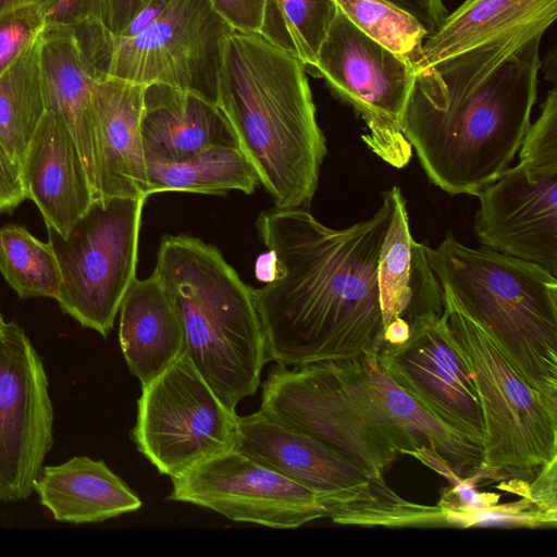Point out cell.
<instances>
[{
    "label": "cell",
    "instance_id": "e575fe53",
    "mask_svg": "<svg viewBox=\"0 0 557 557\" xmlns=\"http://www.w3.org/2000/svg\"><path fill=\"white\" fill-rule=\"evenodd\" d=\"M413 15L432 35L448 15L443 0H386Z\"/></svg>",
    "mask_w": 557,
    "mask_h": 557
},
{
    "label": "cell",
    "instance_id": "8fae6325",
    "mask_svg": "<svg viewBox=\"0 0 557 557\" xmlns=\"http://www.w3.org/2000/svg\"><path fill=\"white\" fill-rule=\"evenodd\" d=\"M237 424L184 350L141 385L131 438L159 473L174 478L235 448Z\"/></svg>",
    "mask_w": 557,
    "mask_h": 557
},
{
    "label": "cell",
    "instance_id": "d6a6232c",
    "mask_svg": "<svg viewBox=\"0 0 557 557\" xmlns=\"http://www.w3.org/2000/svg\"><path fill=\"white\" fill-rule=\"evenodd\" d=\"M214 11L234 29L259 34L264 0H209Z\"/></svg>",
    "mask_w": 557,
    "mask_h": 557
},
{
    "label": "cell",
    "instance_id": "4316f807",
    "mask_svg": "<svg viewBox=\"0 0 557 557\" xmlns=\"http://www.w3.org/2000/svg\"><path fill=\"white\" fill-rule=\"evenodd\" d=\"M39 36L0 74V144L20 168L47 111Z\"/></svg>",
    "mask_w": 557,
    "mask_h": 557
},
{
    "label": "cell",
    "instance_id": "8d00e7d4",
    "mask_svg": "<svg viewBox=\"0 0 557 557\" xmlns=\"http://www.w3.org/2000/svg\"><path fill=\"white\" fill-rule=\"evenodd\" d=\"M45 0H0V13L26 4H40Z\"/></svg>",
    "mask_w": 557,
    "mask_h": 557
},
{
    "label": "cell",
    "instance_id": "2e32d148",
    "mask_svg": "<svg viewBox=\"0 0 557 557\" xmlns=\"http://www.w3.org/2000/svg\"><path fill=\"white\" fill-rule=\"evenodd\" d=\"M235 448L311 491L335 523L394 492L346 456L260 410L238 417Z\"/></svg>",
    "mask_w": 557,
    "mask_h": 557
},
{
    "label": "cell",
    "instance_id": "f546056e",
    "mask_svg": "<svg viewBox=\"0 0 557 557\" xmlns=\"http://www.w3.org/2000/svg\"><path fill=\"white\" fill-rule=\"evenodd\" d=\"M342 13L368 37L414 64L429 36L410 13L386 0H335Z\"/></svg>",
    "mask_w": 557,
    "mask_h": 557
},
{
    "label": "cell",
    "instance_id": "e0dca14e",
    "mask_svg": "<svg viewBox=\"0 0 557 557\" xmlns=\"http://www.w3.org/2000/svg\"><path fill=\"white\" fill-rule=\"evenodd\" d=\"M384 344L407 339L410 322L423 314L444 313L442 286L430 265L426 246L413 239L399 187L394 186L393 214L376 268Z\"/></svg>",
    "mask_w": 557,
    "mask_h": 557
},
{
    "label": "cell",
    "instance_id": "30bf717a",
    "mask_svg": "<svg viewBox=\"0 0 557 557\" xmlns=\"http://www.w3.org/2000/svg\"><path fill=\"white\" fill-rule=\"evenodd\" d=\"M145 200L95 199L66 236L47 227L62 277L55 300L64 313L103 337L136 278Z\"/></svg>",
    "mask_w": 557,
    "mask_h": 557
},
{
    "label": "cell",
    "instance_id": "ac0fdd59",
    "mask_svg": "<svg viewBox=\"0 0 557 557\" xmlns=\"http://www.w3.org/2000/svg\"><path fill=\"white\" fill-rule=\"evenodd\" d=\"M26 198L47 227L66 236L94 200L76 143L60 114L46 111L21 164Z\"/></svg>",
    "mask_w": 557,
    "mask_h": 557
},
{
    "label": "cell",
    "instance_id": "83f0119b",
    "mask_svg": "<svg viewBox=\"0 0 557 557\" xmlns=\"http://www.w3.org/2000/svg\"><path fill=\"white\" fill-rule=\"evenodd\" d=\"M337 12L334 0H264L259 35L311 73Z\"/></svg>",
    "mask_w": 557,
    "mask_h": 557
},
{
    "label": "cell",
    "instance_id": "44dd1931",
    "mask_svg": "<svg viewBox=\"0 0 557 557\" xmlns=\"http://www.w3.org/2000/svg\"><path fill=\"white\" fill-rule=\"evenodd\" d=\"M140 132L146 163L176 162L211 146L237 145L216 104L161 84L145 88Z\"/></svg>",
    "mask_w": 557,
    "mask_h": 557
},
{
    "label": "cell",
    "instance_id": "52a82bcc",
    "mask_svg": "<svg viewBox=\"0 0 557 557\" xmlns=\"http://www.w3.org/2000/svg\"><path fill=\"white\" fill-rule=\"evenodd\" d=\"M442 289L451 334L481 406L483 483L531 481L557 459V411L521 376L484 327Z\"/></svg>",
    "mask_w": 557,
    "mask_h": 557
},
{
    "label": "cell",
    "instance_id": "ba28073f",
    "mask_svg": "<svg viewBox=\"0 0 557 557\" xmlns=\"http://www.w3.org/2000/svg\"><path fill=\"white\" fill-rule=\"evenodd\" d=\"M73 30L98 78L166 85L216 104L224 47L234 29L209 0H171L133 36L114 35L103 23Z\"/></svg>",
    "mask_w": 557,
    "mask_h": 557
},
{
    "label": "cell",
    "instance_id": "74e56055",
    "mask_svg": "<svg viewBox=\"0 0 557 557\" xmlns=\"http://www.w3.org/2000/svg\"><path fill=\"white\" fill-rule=\"evenodd\" d=\"M2 320H3V318H2V314H1V312H0V322H1Z\"/></svg>",
    "mask_w": 557,
    "mask_h": 557
},
{
    "label": "cell",
    "instance_id": "ffe728a7",
    "mask_svg": "<svg viewBox=\"0 0 557 557\" xmlns=\"http://www.w3.org/2000/svg\"><path fill=\"white\" fill-rule=\"evenodd\" d=\"M145 85L100 77L94 87L100 170L97 198L148 195L140 120Z\"/></svg>",
    "mask_w": 557,
    "mask_h": 557
},
{
    "label": "cell",
    "instance_id": "4dcf8cb0",
    "mask_svg": "<svg viewBox=\"0 0 557 557\" xmlns=\"http://www.w3.org/2000/svg\"><path fill=\"white\" fill-rule=\"evenodd\" d=\"M45 22L37 3L0 13V74L41 34Z\"/></svg>",
    "mask_w": 557,
    "mask_h": 557
},
{
    "label": "cell",
    "instance_id": "1f68e13d",
    "mask_svg": "<svg viewBox=\"0 0 557 557\" xmlns=\"http://www.w3.org/2000/svg\"><path fill=\"white\" fill-rule=\"evenodd\" d=\"M39 7L45 27L76 29L94 23L104 24L106 0H45Z\"/></svg>",
    "mask_w": 557,
    "mask_h": 557
},
{
    "label": "cell",
    "instance_id": "7a4b0ae2",
    "mask_svg": "<svg viewBox=\"0 0 557 557\" xmlns=\"http://www.w3.org/2000/svg\"><path fill=\"white\" fill-rule=\"evenodd\" d=\"M550 25L520 26L414 70L403 131L442 190L476 196L509 169L531 125Z\"/></svg>",
    "mask_w": 557,
    "mask_h": 557
},
{
    "label": "cell",
    "instance_id": "484cf974",
    "mask_svg": "<svg viewBox=\"0 0 557 557\" xmlns=\"http://www.w3.org/2000/svg\"><path fill=\"white\" fill-rule=\"evenodd\" d=\"M376 357L362 360L371 387L382 408L416 435L425 438L429 447L460 478L483 475V448L470 443L424 410L381 370Z\"/></svg>",
    "mask_w": 557,
    "mask_h": 557
},
{
    "label": "cell",
    "instance_id": "603a6c76",
    "mask_svg": "<svg viewBox=\"0 0 557 557\" xmlns=\"http://www.w3.org/2000/svg\"><path fill=\"white\" fill-rule=\"evenodd\" d=\"M119 339L129 372L146 384L184 350L176 310L154 273L135 278L120 306Z\"/></svg>",
    "mask_w": 557,
    "mask_h": 557
},
{
    "label": "cell",
    "instance_id": "f35d334b",
    "mask_svg": "<svg viewBox=\"0 0 557 557\" xmlns=\"http://www.w3.org/2000/svg\"><path fill=\"white\" fill-rule=\"evenodd\" d=\"M335 1V0H334Z\"/></svg>",
    "mask_w": 557,
    "mask_h": 557
},
{
    "label": "cell",
    "instance_id": "9c48e42d",
    "mask_svg": "<svg viewBox=\"0 0 557 557\" xmlns=\"http://www.w3.org/2000/svg\"><path fill=\"white\" fill-rule=\"evenodd\" d=\"M519 162L476 196L474 231L490 249L557 276V88L542 103L519 148Z\"/></svg>",
    "mask_w": 557,
    "mask_h": 557
},
{
    "label": "cell",
    "instance_id": "d6986e66",
    "mask_svg": "<svg viewBox=\"0 0 557 557\" xmlns=\"http://www.w3.org/2000/svg\"><path fill=\"white\" fill-rule=\"evenodd\" d=\"M39 40L46 109L57 112L65 121L83 159L95 200L100 170L94 104L98 77L72 28L45 27Z\"/></svg>",
    "mask_w": 557,
    "mask_h": 557
},
{
    "label": "cell",
    "instance_id": "4fadbf2b",
    "mask_svg": "<svg viewBox=\"0 0 557 557\" xmlns=\"http://www.w3.org/2000/svg\"><path fill=\"white\" fill-rule=\"evenodd\" d=\"M47 374L24 329L0 322V502L34 492L53 445Z\"/></svg>",
    "mask_w": 557,
    "mask_h": 557
},
{
    "label": "cell",
    "instance_id": "5bb4252c",
    "mask_svg": "<svg viewBox=\"0 0 557 557\" xmlns=\"http://www.w3.org/2000/svg\"><path fill=\"white\" fill-rule=\"evenodd\" d=\"M171 479V500L205 507L233 521L295 529L327 518L311 491L237 448Z\"/></svg>",
    "mask_w": 557,
    "mask_h": 557
},
{
    "label": "cell",
    "instance_id": "d590c367",
    "mask_svg": "<svg viewBox=\"0 0 557 557\" xmlns=\"http://www.w3.org/2000/svg\"><path fill=\"white\" fill-rule=\"evenodd\" d=\"M152 0H106L104 25L120 35L131 21Z\"/></svg>",
    "mask_w": 557,
    "mask_h": 557
},
{
    "label": "cell",
    "instance_id": "7c38bea8",
    "mask_svg": "<svg viewBox=\"0 0 557 557\" xmlns=\"http://www.w3.org/2000/svg\"><path fill=\"white\" fill-rule=\"evenodd\" d=\"M310 74L364 121L362 140L372 152L396 169L410 162L403 120L414 77L411 62L368 37L338 9Z\"/></svg>",
    "mask_w": 557,
    "mask_h": 557
},
{
    "label": "cell",
    "instance_id": "7402d4cb",
    "mask_svg": "<svg viewBox=\"0 0 557 557\" xmlns=\"http://www.w3.org/2000/svg\"><path fill=\"white\" fill-rule=\"evenodd\" d=\"M34 491L54 520L75 524L102 522L143 505L104 461L85 456L42 467Z\"/></svg>",
    "mask_w": 557,
    "mask_h": 557
},
{
    "label": "cell",
    "instance_id": "3957f363",
    "mask_svg": "<svg viewBox=\"0 0 557 557\" xmlns=\"http://www.w3.org/2000/svg\"><path fill=\"white\" fill-rule=\"evenodd\" d=\"M306 66L259 34L226 39L216 106L276 208L310 205L326 143Z\"/></svg>",
    "mask_w": 557,
    "mask_h": 557
},
{
    "label": "cell",
    "instance_id": "8992f818",
    "mask_svg": "<svg viewBox=\"0 0 557 557\" xmlns=\"http://www.w3.org/2000/svg\"><path fill=\"white\" fill-rule=\"evenodd\" d=\"M260 411L341 453L373 479L422 443L380 405L363 360L273 368Z\"/></svg>",
    "mask_w": 557,
    "mask_h": 557
},
{
    "label": "cell",
    "instance_id": "277c9868",
    "mask_svg": "<svg viewBox=\"0 0 557 557\" xmlns=\"http://www.w3.org/2000/svg\"><path fill=\"white\" fill-rule=\"evenodd\" d=\"M153 273L180 318L186 354L235 410L257 392L268 362L255 289L215 246L187 235L161 240Z\"/></svg>",
    "mask_w": 557,
    "mask_h": 557
},
{
    "label": "cell",
    "instance_id": "f1b7e54d",
    "mask_svg": "<svg viewBox=\"0 0 557 557\" xmlns=\"http://www.w3.org/2000/svg\"><path fill=\"white\" fill-rule=\"evenodd\" d=\"M0 272L21 298L57 299L59 295L61 271L50 244L22 225L0 228Z\"/></svg>",
    "mask_w": 557,
    "mask_h": 557
},
{
    "label": "cell",
    "instance_id": "d4e9b609",
    "mask_svg": "<svg viewBox=\"0 0 557 557\" xmlns=\"http://www.w3.org/2000/svg\"><path fill=\"white\" fill-rule=\"evenodd\" d=\"M146 164L149 196L162 191L251 194L260 184L255 168L237 145H215L181 161Z\"/></svg>",
    "mask_w": 557,
    "mask_h": 557
},
{
    "label": "cell",
    "instance_id": "6da1fadb",
    "mask_svg": "<svg viewBox=\"0 0 557 557\" xmlns=\"http://www.w3.org/2000/svg\"><path fill=\"white\" fill-rule=\"evenodd\" d=\"M394 187L368 220L331 228L302 208L257 220L274 274L255 289L268 361L301 366L377 356L384 339L376 268Z\"/></svg>",
    "mask_w": 557,
    "mask_h": 557
},
{
    "label": "cell",
    "instance_id": "9a60e30c",
    "mask_svg": "<svg viewBox=\"0 0 557 557\" xmlns=\"http://www.w3.org/2000/svg\"><path fill=\"white\" fill-rule=\"evenodd\" d=\"M409 326L405 342L383 344L376 357L379 367L430 414L483 448L479 397L446 312L417 317Z\"/></svg>",
    "mask_w": 557,
    "mask_h": 557
},
{
    "label": "cell",
    "instance_id": "cb8c5ba5",
    "mask_svg": "<svg viewBox=\"0 0 557 557\" xmlns=\"http://www.w3.org/2000/svg\"><path fill=\"white\" fill-rule=\"evenodd\" d=\"M556 18L557 0H465L425 38L413 67H430L513 28Z\"/></svg>",
    "mask_w": 557,
    "mask_h": 557
},
{
    "label": "cell",
    "instance_id": "5b68a950",
    "mask_svg": "<svg viewBox=\"0 0 557 557\" xmlns=\"http://www.w3.org/2000/svg\"><path fill=\"white\" fill-rule=\"evenodd\" d=\"M426 256L442 288L479 322L557 411V278L544 268L448 233Z\"/></svg>",
    "mask_w": 557,
    "mask_h": 557
},
{
    "label": "cell",
    "instance_id": "836d02e7",
    "mask_svg": "<svg viewBox=\"0 0 557 557\" xmlns=\"http://www.w3.org/2000/svg\"><path fill=\"white\" fill-rule=\"evenodd\" d=\"M25 199L21 168L12 161L0 144V214L12 212Z\"/></svg>",
    "mask_w": 557,
    "mask_h": 557
}]
</instances>
